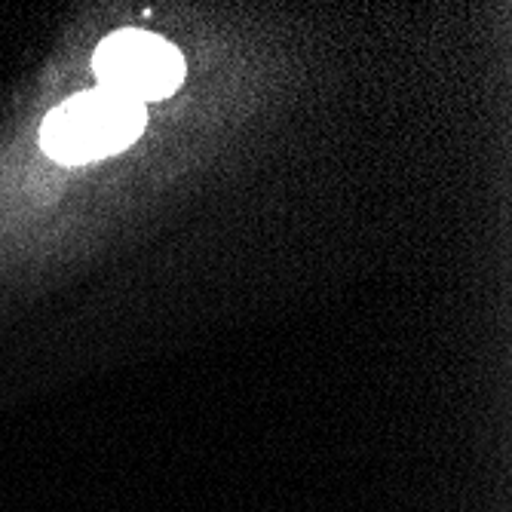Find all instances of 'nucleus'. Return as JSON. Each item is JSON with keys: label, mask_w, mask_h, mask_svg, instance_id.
Here are the masks:
<instances>
[{"label": "nucleus", "mask_w": 512, "mask_h": 512, "mask_svg": "<svg viewBox=\"0 0 512 512\" xmlns=\"http://www.w3.org/2000/svg\"><path fill=\"white\" fill-rule=\"evenodd\" d=\"M148 111L114 89H89L46 114L40 148L65 166H80L129 148L145 129Z\"/></svg>", "instance_id": "obj_1"}, {"label": "nucleus", "mask_w": 512, "mask_h": 512, "mask_svg": "<svg viewBox=\"0 0 512 512\" xmlns=\"http://www.w3.org/2000/svg\"><path fill=\"white\" fill-rule=\"evenodd\" d=\"M96 77L132 102L169 99L184 80V59L175 46L148 31H117L96 50Z\"/></svg>", "instance_id": "obj_2"}]
</instances>
